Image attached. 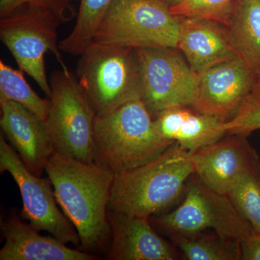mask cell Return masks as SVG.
<instances>
[{
	"label": "cell",
	"instance_id": "277c9868",
	"mask_svg": "<svg viewBox=\"0 0 260 260\" xmlns=\"http://www.w3.org/2000/svg\"><path fill=\"white\" fill-rule=\"evenodd\" d=\"M77 80L96 116L140 98L135 49L93 41L80 55Z\"/></svg>",
	"mask_w": 260,
	"mask_h": 260
},
{
	"label": "cell",
	"instance_id": "4fadbf2b",
	"mask_svg": "<svg viewBox=\"0 0 260 260\" xmlns=\"http://www.w3.org/2000/svg\"><path fill=\"white\" fill-rule=\"evenodd\" d=\"M0 126L29 170L41 177L55 152L45 122L27 108L12 101L0 100Z\"/></svg>",
	"mask_w": 260,
	"mask_h": 260
},
{
	"label": "cell",
	"instance_id": "e0dca14e",
	"mask_svg": "<svg viewBox=\"0 0 260 260\" xmlns=\"http://www.w3.org/2000/svg\"><path fill=\"white\" fill-rule=\"evenodd\" d=\"M153 118L164 138L192 153L227 135L224 127L225 121L190 107L171 108Z\"/></svg>",
	"mask_w": 260,
	"mask_h": 260
},
{
	"label": "cell",
	"instance_id": "30bf717a",
	"mask_svg": "<svg viewBox=\"0 0 260 260\" xmlns=\"http://www.w3.org/2000/svg\"><path fill=\"white\" fill-rule=\"evenodd\" d=\"M0 171L14 179L23 200L21 215L38 231H44L64 244L80 245L79 235L56 203L49 177L35 175L24 164L15 149L0 135Z\"/></svg>",
	"mask_w": 260,
	"mask_h": 260
},
{
	"label": "cell",
	"instance_id": "4316f807",
	"mask_svg": "<svg viewBox=\"0 0 260 260\" xmlns=\"http://www.w3.org/2000/svg\"><path fill=\"white\" fill-rule=\"evenodd\" d=\"M162 3H165L168 6L170 7L174 6V5L179 4L182 0H160Z\"/></svg>",
	"mask_w": 260,
	"mask_h": 260
},
{
	"label": "cell",
	"instance_id": "d6986e66",
	"mask_svg": "<svg viewBox=\"0 0 260 260\" xmlns=\"http://www.w3.org/2000/svg\"><path fill=\"white\" fill-rule=\"evenodd\" d=\"M176 245L190 260L242 259V242L214 234L172 236Z\"/></svg>",
	"mask_w": 260,
	"mask_h": 260
},
{
	"label": "cell",
	"instance_id": "ac0fdd59",
	"mask_svg": "<svg viewBox=\"0 0 260 260\" xmlns=\"http://www.w3.org/2000/svg\"><path fill=\"white\" fill-rule=\"evenodd\" d=\"M225 27L237 55L260 77V0H236Z\"/></svg>",
	"mask_w": 260,
	"mask_h": 260
},
{
	"label": "cell",
	"instance_id": "52a82bcc",
	"mask_svg": "<svg viewBox=\"0 0 260 260\" xmlns=\"http://www.w3.org/2000/svg\"><path fill=\"white\" fill-rule=\"evenodd\" d=\"M180 18L160 0H115L94 40L138 49L177 48Z\"/></svg>",
	"mask_w": 260,
	"mask_h": 260
},
{
	"label": "cell",
	"instance_id": "484cf974",
	"mask_svg": "<svg viewBox=\"0 0 260 260\" xmlns=\"http://www.w3.org/2000/svg\"><path fill=\"white\" fill-rule=\"evenodd\" d=\"M242 259L260 260V233L253 232L242 242Z\"/></svg>",
	"mask_w": 260,
	"mask_h": 260
},
{
	"label": "cell",
	"instance_id": "603a6c76",
	"mask_svg": "<svg viewBox=\"0 0 260 260\" xmlns=\"http://www.w3.org/2000/svg\"><path fill=\"white\" fill-rule=\"evenodd\" d=\"M236 0H182L170 7L173 15L181 18L210 20L226 25Z\"/></svg>",
	"mask_w": 260,
	"mask_h": 260
},
{
	"label": "cell",
	"instance_id": "9c48e42d",
	"mask_svg": "<svg viewBox=\"0 0 260 260\" xmlns=\"http://www.w3.org/2000/svg\"><path fill=\"white\" fill-rule=\"evenodd\" d=\"M184 201L155 222L173 235H193L211 229L221 237L242 242L252 227L228 195L210 189L198 177L186 183Z\"/></svg>",
	"mask_w": 260,
	"mask_h": 260
},
{
	"label": "cell",
	"instance_id": "8992f818",
	"mask_svg": "<svg viewBox=\"0 0 260 260\" xmlns=\"http://www.w3.org/2000/svg\"><path fill=\"white\" fill-rule=\"evenodd\" d=\"M51 95L45 119L55 151L85 162H94L96 114L70 71L56 70L49 78Z\"/></svg>",
	"mask_w": 260,
	"mask_h": 260
},
{
	"label": "cell",
	"instance_id": "ba28073f",
	"mask_svg": "<svg viewBox=\"0 0 260 260\" xmlns=\"http://www.w3.org/2000/svg\"><path fill=\"white\" fill-rule=\"evenodd\" d=\"M139 65L140 99L152 116L171 108L192 107L199 75L177 48L135 49Z\"/></svg>",
	"mask_w": 260,
	"mask_h": 260
},
{
	"label": "cell",
	"instance_id": "7c38bea8",
	"mask_svg": "<svg viewBox=\"0 0 260 260\" xmlns=\"http://www.w3.org/2000/svg\"><path fill=\"white\" fill-rule=\"evenodd\" d=\"M194 175L210 189L227 195L243 175L260 164L247 136L229 135L192 153Z\"/></svg>",
	"mask_w": 260,
	"mask_h": 260
},
{
	"label": "cell",
	"instance_id": "44dd1931",
	"mask_svg": "<svg viewBox=\"0 0 260 260\" xmlns=\"http://www.w3.org/2000/svg\"><path fill=\"white\" fill-rule=\"evenodd\" d=\"M0 100L12 101L27 108L42 120L47 119L49 99H42L27 83L23 71L0 60Z\"/></svg>",
	"mask_w": 260,
	"mask_h": 260
},
{
	"label": "cell",
	"instance_id": "7402d4cb",
	"mask_svg": "<svg viewBox=\"0 0 260 260\" xmlns=\"http://www.w3.org/2000/svg\"><path fill=\"white\" fill-rule=\"evenodd\" d=\"M227 195L253 232L260 233V164L243 175Z\"/></svg>",
	"mask_w": 260,
	"mask_h": 260
},
{
	"label": "cell",
	"instance_id": "3957f363",
	"mask_svg": "<svg viewBox=\"0 0 260 260\" xmlns=\"http://www.w3.org/2000/svg\"><path fill=\"white\" fill-rule=\"evenodd\" d=\"M174 143L160 134L140 98L95 118L94 162L115 175L153 161Z\"/></svg>",
	"mask_w": 260,
	"mask_h": 260
},
{
	"label": "cell",
	"instance_id": "8fae6325",
	"mask_svg": "<svg viewBox=\"0 0 260 260\" xmlns=\"http://www.w3.org/2000/svg\"><path fill=\"white\" fill-rule=\"evenodd\" d=\"M199 75V85L193 109L225 121L232 119L260 77L239 56L214 65Z\"/></svg>",
	"mask_w": 260,
	"mask_h": 260
},
{
	"label": "cell",
	"instance_id": "7a4b0ae2",
	"mask_svg": "<svg viewBox=\"0 0 260 260\" xmlns=\"http://www.w3.org/2000/svg\"><path fill=\"white\" fill-rule=\"evenodd\" d=\"M192 153L174 143L153 161L115 175L109 211L150 218L167 209L194 175Z\"/></svg>",
	"mask_w": 260,
	"mask_h": 260
},
{
	"label": "cell",
	"instance_id": "d4e9b609",
	"mask_svg": "<svg viewBox=\"0 0 260 260\" xmlns=\"http://www.w3.org/2000/svg\"><path fill=\"white\" fill-rule=\"evenodd\" d=\"M25 5L39 7L51 12L62 23L71 21L78 15L74 0H0V16L9 14Z\"/></svg>",
	"mask_w": 260,
	"mask_h": 260
},
{
	"label": "cell",
	"instance_id": "ffe728a7",
	"mask_svg": "<svg viewBox=\"0 0 260 260\" xmlns=\"http://www.w3.org/2000/svg\"><path fill=\"white\" fill-rule=\"evenodd\" d=\"M115 0H80L76 22L71 32L59 42L62 52L80 56L93 42L107 10Z\"/></svg>",
	"mask_w": 260,
	"mask_h": 260
},
{
	"label": "cell",
	"instance_id": "9a60e30c",
	"mask_svg": "<svg viewBox=\"0 0 260 260\" xmlns=\"http://www.w3.org/2000/svg\"><path fill=\"white\" fill-rule=\"evenodd\" d=\"M5 243L0 260H93L96 256L72 249L52 236H43L15 214L1 220Z\"/></svg>",
	"mask_w": 260,
	"mask_h": 260
},
{
	"label": "cell",
	"instance_id": "2e32d148",
	"mask_svg": "<svg viewBox=\"0 0 260 260\" xmlns=\"http://www.w3.org/2000/svg\"><path fill=\"white\" fill-rule=\"evenodd\" d=\"M177 49L198 74L239 56L225 25L203 19L180 18Z\"/></svg>",
	"mask_w": 260,
	"mask_h": 260
},
{
	"label": "cell",
	"instance_id": "5b68a950",
	"mask_svg": "<svg viewBox=\"0 0 260 260\" xmlns=\"http://www.w3.org/2000/svg\"><path fill=\"white\" fill-rule=\"evenodd\" d=\"M62 24L51 12L25 5L0 16V39L14 57L19 69L28 74L48 98L51 86L45 55L52 53L61 69L70 71L63 60L57 30Z\"/></svg>",
	"mask_w": 260,
	"mask_h": 260
},
{
	"label": "cell",
	"instance_id": "6da1fadb",
	"mask_svg": "<svg viewBox=\"0 0 260 260\" xmlns=\"http://www.w3.org/2000/svg\"><path fill=\"white\" fill-rule=\"evenodd\" d=\"M45 172L56 202L79 235L82 249L104 247L112 237L108 206L115 174L95 162L56 151L48 160Z\"/></svg>",
	"mask_w": 260,
	"mask_h": 260
},
{
	"label": "cell",
	"instance_id": "5bb4252c",
	"mask_svg": "<svg viewBox=\"0 0 260 260\" xmlns=\"http://www.w3.org/2000/svg\"><path fill=\"white\" fill-rule=\"evenodd\" d=\"M112 245L108 259L174 260L177 254L153 230L149 218L108 211Z\"/></svg>",
	"mask_w": 260,
	"mask_h": 260
},
{
	"label": "cell",
	"instance_id": "cb8c5ba5",
	"mask_svg": "<svg viewBox=\"0 0 260 260\" xmlns=\"http://www.w3.org/2000/svg\"><path fill=\"white\" fill-rule=\"evenodd\" d=\"M228 135L248 136L260 129V84L241 106L236 116L224 124Z\"/></svg>",
	"mask_w": 260,
	"mask_h": 260
}]
</instances>
